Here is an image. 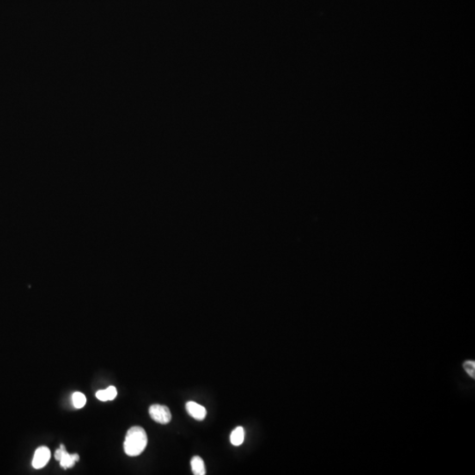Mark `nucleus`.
I'll use <instances>...</instances> for the list:
<instances>
[{"instance_id": "1", "label": "nucleus", "mask_w": 475, "mask_h": 475, "mask_svg": "<svg viewBox=\"0 0 475 475\" xmlns=\"http://www.w3.org/2000/svg\"><path fill=\"white\" fill-rule=\"evenodd\" d=\"M148 439L145 430L139 426L130 428L127 432L123 448L127 455L130 457L138 456L147 448Z\"/></svg>"}, {"instance_id": "2", "label": "nucleus", "mask_w": 475, "mask_h": 475, "mask_svg": "<svg viewBox=\"0 0 475 475\" xmlns=\"http://www.w3.org/2000/svg\"><path fill=\"white\" fill-rule=\"evenodd\" d=\"M149 414L153 421L160 424H167L172 419V414L166 406L154 404L150 407Z\"/></svg>"}, {"instance_id": "3", "label": "nucleus", "mask_w": 475, "mask_h": 475, "mask_svg": "<svg viewBox=\"0 0 475 475\" xmlns=\"http://www.w3.org/2000/svg\"><path fill=\"white\" fill-rule=\"evenodd\" d=\"M50 459V449L46 446H41L39 448H37L33 455V461H32L33 468H43L48 464Z\"/></svg>"}, {"instance_id": "4", "label": "nucleus", "mask_w": 475, "mask_h": 475, "mask_svg": "<svg viewBox=\"0 0 475 475\" xmlns=\"http://www.w3.org/2000/svg\"><path fill=\"white\" fill-rule=\"evenodd\" d=\"M187 412L190 416L197 421H203L206 417V409L203 406L200 405L195 401H189L186 403Z\"/></svg>"}, {"instance_id": "5", "label": "nucleus", "mask_w": 475, "mask_h": 475, "mask_svg": "<svg viewBox=\"0 0 475 475\" xmlns=\"http://www.w3.org/2000/svg\"><path fill=\"white\" fill-rule=\"evenodd\" d=\"M79 460H80V456L78 455L77 453L70 454V453L67 452L65 448H63V450H62V454H61V457H60L59 462L60 465H61L63 469L71 468V467L75 465V463H76L77 461H79Z\"/></svg>"}, {"instance_id": "6", "label": "nucleus", "mask_w": 475, "mask_h": 475, "mask_svg": "<svg viewBox=\"0 0 475 475\" xmlns=\"http://www.w3.org/2000/svg\"><path fill=\"white\" fill-rule=\"evenodd\" d=\"M117 396V390L115 386H109L105 390H100L96 392V398L101 401L113 400Z\"/></svg>"}, {"instance_id": "7", "label": "nucleus", "mask_w": 475, "mask_h": 475, "mask_svg": "<svg viewBox=\"0 0 475 475\" xmlns=\"http://www.w3.org/2000/svg\"><path fill=\"white\" fill-rule=\"evenodd\" d=\"M245 440V429L243 427H237L236 429H233V431L231 433L230 435V441L232 445L234 446H239L242 445Z\"/></svg>"}, {"instance_id": "8", "label": "nucleus", "mask_w": 475, "mask_h": 475, "mask_svg": "<svg viewBox=\"0 0 475 475\" xmlns=\"http://www.w3.org/2000/svg\"><path fill=\"white\" fill-rule=\"evenodd\" d=\"M191 468L195 475H204L206 473L204 461L198 456H195L191 459Z\"/></svg>"}, {"instance_id": "9", "label": "nucleus", "mask_w": 475, "mask_h": 475, "mask_svg": "<svg viewBox=\"0 0 475 475\" xmlns=\"http://www.w3.org/2000/svg\"><path fill=\"white\" fill-rule=\"evenodd\" d=\"M87 403V398L82 392H76L72 394V404L76 409H82Z\"/></svg>"}, {"instance_id": "10", "label": "nucleus", "mask_w": 475, "mask_h": 475, "mask_svg": "<svg viewBox=\"0 0 475 475\" xmlns=\"http://www.w3.org/2000/svg\"><path fill=\"white\" fill-rule=\"evenodd\" d=\"M463 369L471 379H475V361L465 360V362H463Z\"/></svg>"}]
</instances>
